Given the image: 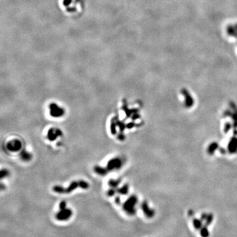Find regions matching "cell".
Listing matches in <instances>:
<instances>
[{"instance_id": "cell-1", "label": "cell", "mask_w": 237, "mask_h": 237, "mask_svg": "<svg viewBox=\"0 0 237 237\" xmlns=\"http://www.w3.org/2000/svg\"><path fill=\"white\" fill-rule=\"evenodd\" d=\"M138 202V199L135 196H130L128 198L125 202L123 203L122 207L123 209L126 213L129 215H134L136 213V209H135V205Z\"/></svg>"}, {"instance_id": "cell-2", "label": "cell", "mask_w": 237, "mask_h": 237, "mask_svg": "<svg viewBox=\"0 0 237 237\" xmlns=\"http://www.w3.org/2000/svg\"><path fill=\"white\" fill-rule=\"evenodd\" d=\"M49 110H50V115L51 117L55 118L61 117L65 114L64 109L60 107L55 103H52L49 105Z\"/></svg>"}, {"instance_id": "cell-3", "label": "cell", "mask_w": 237, "mask_h": 237, "mask_svg": "<svg viewBox=\"0 0 237 237\" xmlns=\"http://www.w3.org/2000/svg\"><path fill=\"white\" fill-rule=\"evenodd\" d=\"M72 214V212L71 209L65 208L64 209H60L59 212H57V214L55 215V218L56 219L58 220V221H66L68 219H70V217H71Z\"/></svg>"}, {"instance_id": "cell-4", "label": "cell", "mask_w": 237, "mask_h": 237, "mask_svg": "<svg viewBox=\"0 0 237 237\" xmlns=\"http://www.w3.org/2000/svg\"><path fill=\"white\" fill-rule=\"evenodd\" d=\"M122 166V161L121 159H119L118 157H115L113 159H110L108 161L107 165V169L109 171H112V170L118 169L121 167Z\"/></svg>"}, {"instance_id": "cell-5", "label": "cell", "mask_w": 237, "mask_h": 237, "mask_svg": "<svg viewBox=\"0 0 237 237\" xmlns=\"http://www.w3.org/2000/svg\"><path fill=\"white\" fill-rule=\"evenodd\" d=\"M7 148L8 150L12 152H15L20 150L22 148V143L20 140L14 139L11 141H9L7 144Z\"/></svg>"}, {"instance_id": "cell-6", "label": "cell", "mask_w": 237, "mask_h": 237, "mask_svg": "<svg viewBox=\"0 0 237 237\" xmlns=\"http://www.w3.org/2000/svg\"><path fill=\"white\" fill-rule=\"evenodd\" d=\"M62 132L59 129L57 128H50L47 132V137L49 140L53 141L57 139V137L62 136Z\"/></svg>"}, {"instance_id": "cell-7", "label": "cell", "mask_w": 237, "mask_h": 237, "mask_svg": "<svg viewBox=\"0 0 237 237\" xmlns=\"http://www.w3.org/2000/svg\"><path fill=\"white\" fill-rule=\"evenodd\" d=\"M142 209L143 212H144V213L145 214V215L148 218H151L152 217L153 215H154V211L153 210H151V209L149 208L148 207V205H147V203L144 201V202H143L142 203Z\"/></svg>"}, {"instance_id": "cell-8", "label": "cell", "mask_w": 237, "mask_h": 237, "mask_svg": "<svg viewBox=\"0 0 237 237\" xmlns=\"http://www.w3.org/2000/svg\"><path fill=\"white\" fill-rule=\"evenodd\" d=\"M93 170H94V171L96 172L97 174L101 176H104L105 174H107V172L109 171V170L107 169V167L103 168L99 167V166H95V167L93 168Z\"/></svg>"}, {"instance_id": "cell-9", "label": "cell", "mask_w": 237, "mask_h": 237, "mask_svg": "<svg viewBox=\"0 0 237 237\" xmlns=\"http://www.w3.org/2000/svg\"><path fill=\"white\" fill-rule=\"evenodd\" d=\"M78 187H79V181H73L65 189V192L66 193H70Z\"/></svg>"}, {"instance_id": "cell-10", "label": "cell", "mask_w": 237, "mask_h": 237, "mask_svg": "<svg viewBox=\"0 0 237 237\" xmlns=\"http://www.w3.org/2000/svg\"><path fill=\"white\" fill-rule=\"evenodd\" d=\"M20 157L21 158L22 160H23L24 161H30L31 159V157H32V155L28 152H27L25 150H22L21 152L20 153Z\"/></svg>"}, {"instance_id": "cell-11", "label": "cell", "mask_w": 237, "mask_h": 237, "mask_svg": "<svg viewBox=\"0 0 237 237\" xmlns=\"http://www.w3.org/2000/svg\"><path fill=\"white\" fill-rule=\"evenodd\" d=\"M115 119L116 121V124H117V126H118V128H119L120 132H122L124 128H126V125L123 122L120 121V120H118L117 117H115Z\"/></svg>"}, {"instance_id": "cell-12", "label": "cell", "mask_w": 237, "mask_h": 237, "mask_svg": "<svg viewBox=\"0 0 237 237\" xmlns=\"http://www.w3.org/2000/svg\"><path fill=\"white\" fill-rule=\"evenodd\" d=\"M117 192H118V194H122V195L127 194L128 192V186L127 184L124 185V186L121 187V188L117 189Z\"/></svg>"}, {"instance_id": "cell-13", "label": "cell", "mask_w": 237, "mask_h": 237, "mask_svg": "<svg viewBox=\"0 0 237 237\" xmlns=\"http://www.w3.org/2000/svg\"><path fill=\"white\" fill-rule=\"evenodd\" d=\"M117 124H116V121L115 118H113V119L111 120V126H110V130H111V132L112 134L115 135L117 133V129H116V127H117Z\"/></svg>"}, {"instance_id": "cell-14", "label": "cell", "mask_w": 237, "mask_h": 237, "mask_svg": "<svg viewBox=\"0 0 237 237\" xmlns=\"http://www.w3.org/2000/svg\"><path fill=\"white\" fill-rule=\"evenodd\" d=\"M53 190L55 192L59 193V194H63V193H66L65 192V188H64L63 187L61 186H59V185H57V186H54L53 188Z\"/></svg>"}, {"instance_id": "cell-15", "label": "cell", "mask_w": 237, "mask_h": 237, "mask_svg": "<svg viewBox=\"0 0 237 237\" xmlns=\"http://www.w3.org/2000/svg\"><path fill=\"white\" fill-rule=\"evenodd\" d=\"M200 234L202 237H208L209 235V230L207 229V226L205 225L202 226L200 229Z\"/></svg>"}, {"instance_id": "cell-16", "label": "cell", "mask_w": 237, "mask_h": 237, "mask_svg": "<svg viewBox=\"0 0 237 237\" xmlns=\"http://www.w3.org/2000/svg\"><path fill=\"white\" fill-rule=\"evenodd\" d=\"M120 182V180H113V179H111L108 182V184L112 188H117L118 186V185L119 184Z\"/></svg>"}, {"instance_id": "cell-17", "label": "cell", "mask_w": 237, "mask_h": 237, "mask_svg": "<svg viewBox=\"0 0 237 237\" xmlns=\"http://www.w3.org/2000/svg\"><path fill=\"white\" fill-rule=\"evenodd\" d=\"M193 224H194V227L196 228V229H201V228L202 227V223H201V220L195 219H194V221H193Z\"/></svg>"}, {"instance_id": "cell-18", "label": "cell", "mask_w": 237, "mask_h": 237, "mask_svg": "<svg viewBox=\"0 0 237 237\" xmlns=\"http://www.w3.org/2000/svg\"><path fill=\"white\" fill-rule=\"evenodd\" d=\"M79 187L82 189H87L89 187V184L84 180H79Z\"/></svg>"}, {"instance_id": "cell-19", "label": "cell", "mask_w": 237, "mask_h": 237, "mask_svg": "<svg viewBox=\"0 0 237 237\" xmlns=\"http://www.w3.org/2000/svg\"><path fill=\"white\" fill-rule=\"evenodd\" d=\"M9 172L7 169H1V178H3L4 177H6L9 175Z\"/></svg>"}, {"instance_id": "cell-20", "label": "cell", "mask_w": 237, "mask_h": 237, "mask_svg": "<svg viewBox=\"0 0 237 237\" xmlns=\"http://www.w3.org/2000/svg\"><path fill=\"white\" fill-rule=\"evenodd\" d=\"M116 192H117V190H115L113 188L109 189V190H108V192H107V196H109V197L110 196H113L114 195H115Z\"/></svg>"}, {"instance_id": "cell-21", "label": "cell", "mask_w": 237, "mask_h": 237, "mask_svg": "<svg viewBox=\"0 0 237 237\" xmlns=\"http://www.w3.org/2000/svg\"><path fill=\"white\" fill-rule=\"evenodd\" d=\"M66 201H62L59 204V209H65L66 208Z\"/></svg>"}, {"instance_id": "cell-22", "label": "cell", "mask_w": 237, "mask_h": 237, "mask_svg": "<svg viewBox=\"0 0 237 237\" xmlns=\"http://www.w3.org/2000/svg\"><path fill=\"white\" fill-rule=\"evenodd\" d=\"M118 139L120 140H123L124 138H125V137H124V135L122 134V132H120V134L118 135Z\"/></svg>"}, {"instance_id": "cell-23", "label": "cell", "mask_w": 237, "mask_h": 237, "mask_svg": "<svg viewBox=\"0 0 237 237\" xmlns=\"http://www.w3.org/2000/svg\"><path fill=\"white\" fill-rule=\"evenodd\" d=\"M115 203H117V204H120V197L117 196L115 198Z\"/></svg>"}, {"instance_id": "cell-24", "label": "cell", "mask_w": 237, "mask_h": 237, "mask_svg": "<svg viewBox=\"0 0 237 237\" xmlns=\"http://www.w3.org/2000/svg\"><path fill=\"white\" fill-rule=\"evenodd\" d=\"M133 126H134V123H132V122H130V123H128V124H126V128H132L133 127Z\"/></svg>"}]
</instances>
